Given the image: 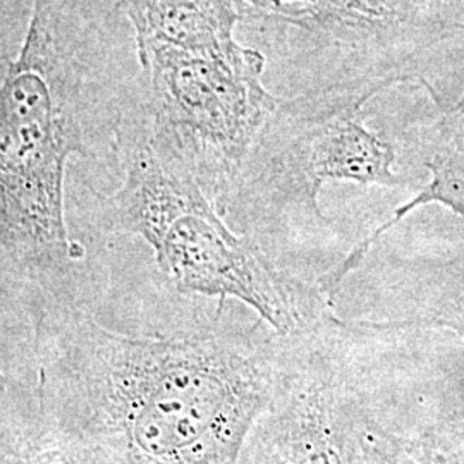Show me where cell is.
<instances>
[{
    "mask_svg": "<svg viewBox=\"0 0 464 464\" xmlns=\"http://www.w3.org/2000/svg\"><path fill=\"white\" fill-rule=\"evenodd\" d=\"M410 2H415L416 5H418V2H420V0H410Z\"/></svg>",
    "mask_w": 464,
    "mask_h": 464,
    "instance_id": "5bb4252c",
    "label": "cell"
},
{
    "mask_svg": "<svg viewBox=\"0 0 464 464\" xmlns=\"http://www.w3.org/2000/svg\"><path fill=\"white\" fill-rule=\"evenodd\" d=\"M36 402L99 464H237L274 399L282 337H134L66 303L36 314Z\"/></svg>",
    "mask_w": 464,
    "mask_h": 464,
    "instance_id": "6da1fadb",
    "label": "cell"
},
{
    "mask_svg": "<svg viewBox=\"0 0 464 464\" xmlns=\"http://www.w3.org/2000/svg\"><path fill=\"white\" fill-rule=\"evenodd\" d=\"M430 170V181L423 186L413 198L394 210V216L385 220L375 231L358 243V249L366 253L372 245L381 237L383 232L399 224L404 217L415 212L416 208L425 205H442L454 214L464 218V157L454 150H439L427 162Z\"/></svg>",
    "mask_w": 464,
    "mask_h": 464,
    "instance_id": "9c48e42d",
    "label": "cell"
},
{
    "mask_svg": "<svg viewBox=\"0 0 464 464\" xmlns=\"http://www.w3.org/2000/svg\"><path fill=\"white\" fill-rule=\"evenodd\" d=\"M151 249L160 270L181 293L239 299L281 337L316 327L298 285L282 276L251 239L234 234L207 195L174 217Z\"/></svg>",
    "mask_w": 464,
    "mask_h": 464,
    "instance_id": "5b68a950",
    "label": "cell"
},
{
    "mask_svg": "<svg viewBox=\"0 0 464 464\" xmlns=\"http://www.w3.org/2000/svg\"><path fill=\"white\" fill-rule=\"evenodd\" d=\"M446 147L464 155V141H459V143H446Z\"/></svg>",
    "mask_w": 464,
    "mask_h": 464,
    "instance_id": "4fadbf2b",
    "label": "cell"
},
{
    "mask_svg": "<svg viewBox=\"0 0 464 464\" xmlns=\"http://www.w3.org/2000/svg\"><path fill=\"white\" fill-rule=\"evenodd\" d=\"M34 0H0V83L28 32Z\"/></svg>",
    "mask_w": 464,
    "mask_h": 464,
    "instance_id": "30bf717a",
    "label": "cell"
},
{
    "mask_svg": "<svg viewBox=\"0 0 464 464\" xmlns=\"http://www.w3.org/2000/svg\"><path fill=\"white\" fill-rule=\"evenodd\" d=\"M456 30H463L464 24H459ZM442 134L446 141H461L464 140V95L459 102L446 112L442 119Z\"/></svg>",
    "mask_w": 464,
    "mask_h": 464,
    "instance_id": "7c38bea8",
    "label": "cell"
},
{
    "mask_svg": "<svg viewBox=\"0 0 464 464\" xmlns=\"http://www.w3.org/2000/svg\"><path fill=\"white\" fill-rule=\"evenodd\" d=\"M138 59L155 141L179 157L203 189L237 174L279 105L260 80L264 53L245 45L231 53L149 47Z\"/></svg>",
    "mask_w": 464,
    "mask_h": 464,
    "instance_id": "3957f363",
    "label": "cell"
},
{
    "mask_svg": "<svg viewBox=\"0 0 464 464\" xmlns=\"http://www.w3.org/2000/svg\"><path fill=\"white\" fill-rule=\"evenodd\" d=\"M239 19L277 23L343 47H430L449 30L410 0H231Z\"/></svg>",
    "mask_w": 464,
    "mask_h": 464,
    "instance_id": "52a82bcc",
    "label": "cell"
},
{
    "mask_svg": "<svg viewBox=\"0 0 464 464\" xmlns=\"http://www.w3.org/2000/svg\"><path fill=\"white\" fill-rule=\"evenodd\" d=\"M344 358L318 327L282 337L274 399L256 429L264 464H351Z\"/></svg>",
    "mask_w": 464,
    "mask_h": 464,
    "instance_id": "8992f818",
    "label": "cell"
},
{
    "mask_svg": "<svg viewBox=\"0 0 464 464\" xmlns=\"http://www.w3.org/2000/svg\"><path fill=\"white\" fill-rule=\"evenodd\" d=\"M131 23L136 50L170 47L231 53L243 45L234 38L241 21L231 0H117Z\"/></svg>",
    "mask_w": 464,
    "mask_h": 464,
    "instance_id": "ba28073f",
    "label": "cell"
},
{
    "mask_svg": "<svg viewBox=\"0 0 464 464\" xmlns=\"http://www.w3.org/2000/svg\"><path fill=\"white\" fill-rule=\"evenodd\" d=\"M95 0H34L0 83V272L52 293L83 246L67 229L71 155H117L133 95L114 90Z\"/></svg>",
    "mask_w": 464,
    "mask_h": 464,
    "instance_id": "7a4b0ae2",
    "label": "cell"
},
{
    "mask_svg": "<svg viewBox=\"0 0 464 464\" xmlns=\"http://www.w3.org/2000/svg\"><path fill=\"white\" fill-rule=\"evenodd\" d=\"M430 324L452 331L464 339V293L444 301L431 315Z\"/></svg>",
    "mask_w": 464,
    "mask_h": 464,
    "instance_id": "8fae6325",
    "label": "cell"
},
{
    "mask_svg": "<svg viewBox=\"0 0 464 464\" xmlns=\"http://www.w3.org/2000/svg\"><path fill=\"white\" fill-rule=\"evenodd\" d=\"M408 78L387 74L279 103L255 140L266 149L260 179L320 218L318 197L329 181L398 188L404 181L394 170L396 150L366 128L362 111L366 100Z\"/></svg>",
    "mask_w": 464,
    "mask_h": 464,
    "instance_id": "277c9868",
    "label": "cell"
}]
</instances>
